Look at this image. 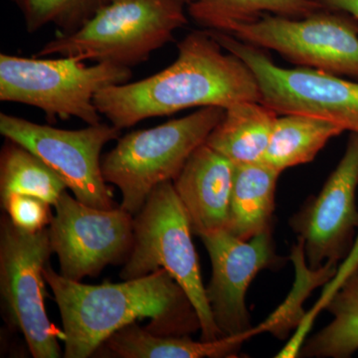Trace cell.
Returning a JSON list of instances; mask_svg holds the SVG:
<instances>
[{"label": "cell", "mask_w": 358, "mask_h": 358, "mask_svg": "<svg viewBox=\"0 0 358 358\" xmlns=\"http://www.w3.org/2000/svg\"><path fill=\"white\" fill-rule=\"evenodd\" d=\"M281 173L263 162L235 166L226 231L247 241L273 230Z\"/></svg>", "instance_id": "2e32d148"}, {"label": "cell", "mask_w": 358, "mask_h": 358, "mask_svg": "<svg viewBox=\"0 0 358 358\" xmlns=\"http://www.w3.org/2000/svg\"><path fill=\"white\" fill-rule=\"evenodd\" d=\"M22 14L26 31L54 25L60 34L77 31L110 0H10Z\"/></svg>", "instance_id": "603a6c76"}, {"label": "cell", "mask_w": 358, "mask_h": 358, "mask_svg": "<svg viewBox=\"0 0 358 358\" xmlns=\"http://www.w3.org/2000/svg\"><path fill=\"white\" fill-rule=\"evenodd\" d=\"M279 114L261 101H244L225 109L206 143L235 166L262 162Z\"/></svg>", "instance_id": "e0dca14e"}, {"label": "cell", "mask_w": 358, "mask_h": 358, "mask_svg": "<svg viewBox=\"0 0 358 358\" xmlns=\"http://www.w3.org/2000/svg\"><path fill=\"white\" fill-rule=\"evenodd\" d=\"M49 225L60 275L72 281L96 277L108 265L126 262L134 244V216L121 207L95 208L63 192Z\"/></svg>", "instance_id": "8fae6325"}, {"label": "cell", "mask_w": 358, "mask_h": 358, "mask_svg": "<svg viewBox=\"0 0 358 358\" xmlns=\"http://www.w3.org/2000/svg\"><path fill=\"white\" fill-rule=\"evenodd\" d=\"M192 235V224L173 181L157 185L134 216L133 248L120 277L126 281L164 268L192 301L199 315L202 341H215L223 336L207 301Z\"/></svg>", "instance_id": "277c9868"}, {"label": "cell", "mask_w": 358, "mask_h": 358, "mask_svg": "<svg viewBox=\"0 0 358 358\" xmlns=\"http://www.w3.org/2000/svg\"><path fill=\"white\" fill-rule=\"evenodd\" d=\"M345 133L338 124L303 114L275 119L263 162L282 173L312 162L329 141Z\"/></svg>", "instance_id": "d6986e66"}, {"label": "cell", "mask_w": 358, "mask_h": 358, "mask_svg": "<svg viewBox=\"0 0 358 358\" xmlns=\"http://www.w3.org/2000/svg\"><path fill=\"white\" fill-rule=\"evenodd\" d=\"M199 238L210 258L211 279L205 289L221 336L251 333L253 327L246 305L250 285L261 271L282 268L287 262V258L275 251L273 230L247 241L226 230L214 231Z\"/></svg>", "instance_id": "4fadbf2b"}, {"label": "cell", "mask_w": 358, "mask_h": 358, "mask_svg": "<svg viewBox=\"0 0 358 358\" xmlns=\"http://www.w3.org/2000/svg\"><path fill=\"white\" fill-rule=\"evenodd\" d=\"M52 254L48 228L27 232L4 214L0 221V294L9 324L24 336L34 358H59L57 338L45 308L44 268Z\"/></svg>", "instance_id": "9c48e42d"}, {"label": "cell", "mask_w": 358, "mask_h": 358, "mask_svg": "<svg viewBox=\"0 0 358 358\" xmlns=\"http://www.w3.org/2000/svg\"><path fill=\"white\" fill-rule=\"evenodd\" d=\"M187 7L199 24L215 30L230 22L253 21L264 14L301 18L324 8L319 0H197Z\"/></svg>", "instance_id": "44dd1931"}, {"label": "cell", "mask_w": 358, "mask_h": 358, "mask_svg": "<svg viewBox=\"0 0 358 358\" xmlns=\"http://www.w3.org/2000/svg\"><path fill=\"white\" fill-rule=\"evenodd\" d=\"M0 134L48 164L79 201L105 210L115 208L101 154L107 143L119 140L122 129L103 122L81 129H56L1 113Z\"/></svg>", "instance_id": "30bf717a"}, {"label": "cell", "mask_w": 358, "mask_h": 358, "mask_svg": "<svg viewBox=\"0 0 358 358\" xmlns=\"http://www.w3.org/2000/svg\"><path fill=\"white\" fill-rule=\"evenodd\" d=\"M219 31L277 52L298 67L358 81V20L350 14L326 7L301 18L264 14L253 21L227 23Z\"/></svg>", "instance_id": "52a82bcc"}, {"label": "cell", "mask_w": 358, "mask_h": 358, "mask_svg": "<svg viewBox=\"0 0 358 358\" xmlns=\"http://www.w3.org/2000/svg\"><path fill=\"white\" fill-rule=\"evenodd\" d=\"M44 278L57 303L65 358L94 357L115 331L138 320L159 336H190L201 329L192 301L164 268L122 282L86 285L47 265Z\"/></svg>", "instance_id": "7a4b0ae2"}, {"label": "cell", "mask_w": 358, "mask_h": 358, "mask_svg": "<svg viewBox=\"0 0 358 358\" xmlns=\"http://www.w3.org/2000/svg\"><path fill=\"white\" fill-rule=\"evenodd\" d=\"M131 68L110 63L87 66L76 57L0 55V101L31 106L46 119L77 117L87 124L102 122L95 105L101 90L128 83Z\"/></svg>", "instance_id": "8992f818"}, {"label": "cell", "mask_w": 358, "mask_h": 358, "mask_svg": "<svg viewBox=\"0 0 358 358\" xmlns=\"http://www.w3.org/2000/svg\"><path fill=\"white\" fill-rule=\"evenodd\" d=\"M249 334L195 341L190 336H159L133 322L110 336L95 355L115 358H222L237 357Z\"/></svg>", "instance_id": "9a60e30c"}, {"label": "cell", "mask_w": 358, "mask_h": 358, "mask_svg": "<svg viewBox=\"0 0 358 358\" xmlns=\"http://www.w3.org/2000/svg\"><path fill=\"white\" fill-rule=\"evenodd\" d=\"M67 185L48 164L29 150L6 138L0 154V197L26 194L55 205Z\"/></svg>", "instance_id": "ffe728a7"}, {"label": "cell", "mask_w": 358, "mask_h": 358, "mask_svg": "<svg viewBox=\"0 0 358 358\" xmlns=\"http://www.w3.org/2000/svg\"><path fill=\"white\" fill-rule=\"evenodd\" d=\"M235 164L206 143L197 148L173 181L193 234L226 230Z\"/></svg>", "instance_id": "5bb4252c"}, {"label": "cell", "mask_w": 358, "mask_h": 358, "mask_svg": "<svg viewBox=\"0 0 358 358\" xmlns=\"http://www.w3.org/2000/svg\"><path fill=\"white\" fill-rule=\"evenodd\" d=\"M341 268L343 282L324 306L333 320L306 339L300 357L348 358L358 352V256H348Z\"/></svg>", "instance_id": "ac0fdd59"}, {"label": "cell", "mask_w": 358, "mask_h": 358, "mask_svg": "<svg viewBox=\"0 0 358 358\" xmlns=\"http://www.w3.org/2000/svg\"><path fill=\"white\" fill-rule=\"evenodd\" d=\"M226 51L248 66L259 85L261 102L279 115L303 114L358 134V81L312 69L282 68L263 49L229 33L208 29Z\"/></svg>", "instance_id": "ba28073f"}, {"label": "cell", "mask_w": 358, "mask_h": 358, "mask_svg": "<svg viewBox=\"0 0 358 358\" xmlns=\"http://www.w3.org/2000/svg\"><path fill=\"white\" fill-rule=\"evenodd\" d=\"M319 1L327 8L350 14L358 20V0H319Z\"/></svg>", "instance_id": "d4e9b609"}, {"label": "cell", "mask_w": 358, "mask_h": 358, "mask_svg": "<svg viewBox=\"0 0 358 358\" xmlns=\"http://www.w3.org/2000/svg\"><path fill=\"white\" fill-rule=\"evenodd\" d=\"M179 1L182 2V3H185V6H190V4L194 3V2H196L197 0H179Z\"/></svg>", "instance_id": "484cf974"}, {"label": "cell", "mask_w": 358, "mask_h": 358, "mask_svg": "<svg viewBox=\"0 0 358 358\" xmlns=\"http://www.w3.org/2000/svg\"><path fill=\"white\" fill-rule=\"evenodd\" d=\"M179 0H110L77 31L60 34L35 57H76L131 68L173 41L187 24Z\"/></svg>", "instance_id": "3957f363"}, {"label": "cell", "mask_w": 358, "mask_h": 358, "mask_svg": "<svg viewBox=\"0 0 358 358\" xmlns=\"http://www.w3.org/2000/svg\"><path fill=\"white\" fill-rule=\"evenodd\" d=\"M291 260L296 270V281L291 293L285 299L284 303L277 308L265 322L253 327L254 334L271 333L278 339L288 338L292 329H298L305 317L303 301L312 292L322 285L327 284L338 272V265L326 263L319 268L308 267L306 261L303 243L301 239L293 245L291 250Z\"/></svg>", "instance_id": "7402d4cb"}, {"label": "cell", "mask_w": 358, "mask_h": 358, "mask_svg": "<svg viewBox=\"0 0 358 358\" xmlns=\"http://www.w3.org/2000/svg\"><path fill=\"white\" fill-rule=\"evenodd\" d=\"M224 114V108H200L180 119L120 138L102 157L103 178L121 192L120 207L136 216L157 185L176 179Z\"/></svg>", "instance_id": "5b68a950"}, {"label": "cell", "mask_w": 358, "mask_h": 358, "mask_svg": "<svg viewBox=\"0 0 358 358\" xmlns=\"http://www.w3.org/2000/svg\"><path fill=\"white\" fill-rule=\"evenodd\" d=\"M2 208L16 227L27 232H38L50 225L51 204L39 197L11 194L1 200Z\"/></svg>", "instance_id": "cb8c5ba5"}, {"label": "cell", "mask_w": 358, "mask_h": 358, "mask_svg": "<svg viewBox=\"0 0 358 358\" xmlns=\"http://www.w3.org/2000/svg\"><path fill=\"white\" fill-rule=\"evenodd\" d=\"M358 134H350L343 157L317 196L289 219L303 243L308 267L338 265L355 246L358 229Z\"/></svg>", "instance_id": "7c38bea8"}, {"label": "cell", "mask_w": 358, "mask_h": 358, "mask_svg": "<svg viewBox=\"0 0 358 358\" xmlns=\"http://www.w3.org/2000/svg\"><path fill=\"white\" fill-rule=\"evenodd\" d=\"M178 50L173 64L157 74L101 90L95 96L99 113L124 129L192 108L227 109L244 101H261L253 72L208 29L186 35Z\"/></svg>", "instance_id": "6da1fadb"}]
</instances>
